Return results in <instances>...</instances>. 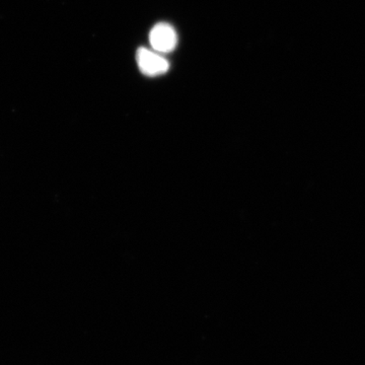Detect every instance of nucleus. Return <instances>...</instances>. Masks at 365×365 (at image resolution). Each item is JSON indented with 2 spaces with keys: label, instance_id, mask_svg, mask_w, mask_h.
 Segmentation results:
<instances>
[{
  "label": "nucleus",
  "instance_id": "f257e3e1",
  "mask_svg": "<svg viewBox=\"0 0 365 365\" xmlns=\"http://www.w3.org/2000/svg\"><path fill=\"white\" fill-rule=\"evenodd\" d=\"M137 64L143 74L157 76L165 73L170 68V63L165 57L157 51L146 48H139L136 54Z\"/></svg>",
  "mask_w": 365,
  "mask_h": 365
},
{
  "label": "nucleus",
  "instance_id": "f03ea898",
  "mask_svg": "<svg viewBox=\"0 0 365 365\" xmlns=\"http://www.w3.org/2000/svg\"><path fill=\"white\" fill-rule=\"evenodd\" d=\"M151 47L158 53H170L176 48V31L169 24L160 23L153 26L150 34Z\"/></svg>",
  "mask_w": 365,
  "mask_h": 365
}]
</instances>
